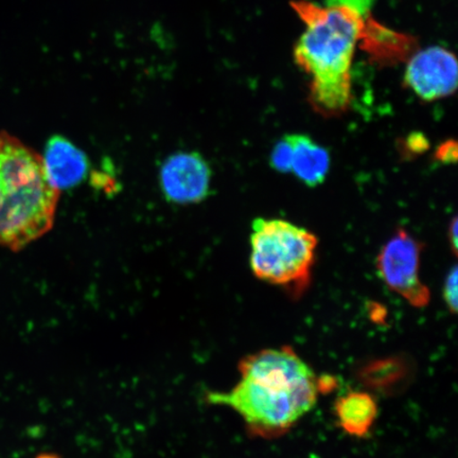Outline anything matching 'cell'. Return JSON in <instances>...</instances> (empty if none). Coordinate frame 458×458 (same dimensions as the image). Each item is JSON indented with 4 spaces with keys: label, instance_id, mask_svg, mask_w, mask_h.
<instances>
[{
    "label": "cell",
    "instance_id": "8992f818",
    "mask_svg": "<svg viewBox=\"0 0 458 458\" xmlns=\"http://www.w3.org/2000/svg\"><path fill=\"white\" fill-rule=\"evenodd\" d=\"M408 61L404 85L421 100L437 101L455 93L458 65L451 51L434 46L417 51Z\"/></svg>",
    "mask_w": 458,
    "mask_h": 458
},
{
    "label": "cell",
    "instance_id": "7a4b0ae2",
    "mask_svg": "<svg viewBox=\"0 0 458 458\" xmlns=\"http://www.w3.org/2000/svg\"><path fill=\"white\" fill-rule=\"evenodd\" d=\"M291 7L306 25L294 60L311 78L309 102L325 117L340 116L352 105V60L369 13L348 4L320 7L307 0Z\"/></svg>",
    "mask_w": 458,
    "mask_h": 458
},
{
    "label": "cell",
    "instance_id": "9c48e42d",
    "mask_svg": "<svg viewBox=\"0 0 458 458\" xmlns=\"http://www.w3.org/2000/svg\"><path fill=\"white\" fill-rule=\"evenodd\" d=\"M41 157L46 176L57 191L81 184L88 174V157L65 137H51Z\"/></svg>",
    "mask_w": 458,
    "mask_h": 458
},
{
    "label": "cell",
    "instance_id": "30bf717a",
    "mask_svg": "<svg viewBox=\"0 0 458 458\" xmlns=\"http://www.w3.org/2000/svg\"><path fill=\"white\" fill-rule=\"evenodd\" d=\"M414 365L408 357L372 359L359 366L357 379L368 391L394 396L404 391L414 377Z\"/></svg>",
    "mask_w": 458,
    "mask_h": 458
},
{
    "label": "cell",
    "instance_id": "ac0fdd59",
    "mask_svg": "<svg viewBox=\"0 0 458 458\" xmlns=\"http://www.w3.org/2000/svg\"><path fill=\"white\" fill-rule=\"evenodd\" d=\"M36 458H61V457L57 454H49V452H45V454H38Z\"/></svg>",
    "mask_w": 458,
    "mask_h": 458
},
{
    "label": "cell",
    "instance_id": "ba28073f",
    "mask_svg": "<svg viewBox=\"0 0 458 458\" xmlns=\"http://www.w3.org/2000/svg\"><path fill=\"white\" fill-rule=\"evenodd\" d=\"M360 47L379 66H394L406 62L418 49L417 38L380 24L369 13L365 17Z\"/></svg>",
    "mask_w": 458,
    "mask_h": 458
},
{
    "label": "cell",
    "instance_id": "2e32d148",
    "mask_svg": "<svg viewBox=\"0 0 458 458\" xmlns=\"http://www.w3.org/2000/svg\"><path fill=\"white\" fill-rule=\"evenodd\" d=\"M405 152L410 154L422 153L428 150V141L422 134H411L404 140Z\"/></svg>",
    "mask_w": 458,
    "mask_h": 458
},
{
    "label": "cell",
    "instance_id": "5bb4252c",
    "mask_svg": "<svg viewBox=\"0 0 458 458\" xmlns=\"http://www.w3.org/2000/svg\"><path fill=\"white\" fill-rule=\"evenodd\" d=\"M458 270L457 267L454 266L451 268L448 275L445 279L444 284V301L446 307H448L452 314L457 312V289H458Z\"/></svg>",
    "mask_w": 458,
    "mask_h": 458
},
{
    "label": "cell",
    "instance_id": "9a60e30c",
    "mask_svg": "<svg viewBox=\"0 0 458 458\" xmlns=\"http://www.w3.org/2000/svg\"><path fill=\"white\" fill-rule=\"evenodd\" d=\"M435 158L443 164H454L457 160V143L455 140H446L437 148Z\"/></svg>",
    "mask_w": 458,
    "mask_h": 458
},
{
    "label": "cell",
    "instance_id": "6da1fadb",
    "mask_svg": "<svg viewBox=\"0 0 458 458\" xmlns=\"http://www.w3.org/2000/svg\"><path fill=\"white\" fill-rule=\"evenodd\" d=\"M242 379L228 392H211L208 403L242 416L255 437H283L317 403L318 377L291 347L262 349L239 363Z\"/></svg>",
    "mask_w": 458,
    "mask_h": 458
},
{
    "label": "cell",
    "instance_id": "4fadbf2b",
    "mask_svg": "<svg viewBox=\"0 0 458 458\" xmlns=\"http://www.w3.org/2000/svg\"><path fill=\"white\" fill-rule=\"evenodd\" d=\"M292 157H293V148L290 135H285L273 148L271 154V165L274 170L288 174L292 168Z\"/></svg>",
    "mask_w": 458,
    "mask_h": 458
},
{
    "label": "cell",
    "instance_id": "52a82bcc",
    "mask_svg": "<svg viewBox=\"0 0 458 458\" xmlns=\"http://www.w3.org/2000/svg\"><path fill=\"white\" fill-rule=\"evenodd\" d=\"M159 180L169 202L196 204L209 194L211 170L199 153L180 152L165 160Z\"/></svg>",
    "mask_w": 458,
    "mask_h": 458
},
{
    "label": "cell",
    "instance_id": "5b68a950",
    "mask_svg": "<svg viewBox=\"0 0 458 458\" xmlns=\"http://www.w3.org/2000/svg\"><path fill=\"white\" fill-rule=\"evenodd\" d=\"M421 242L403 228L397 229L383 245L377 268L383 282L415 308H425L431 300L428 286L421 282Z\"/></svg>",
    "mask_w": 458,
    "mask_h": 458
},
{
    "label": "cell",
    "instance_id": "7c38bea8",
    "mask_svg": "<svg viewBox=\"0 0 458 458\" xmlns=\"http://www.w3.org/2000/svg\"><path fill=\"white\" fill-rule=\"evenodd\" d=\"M293 148L291 172L308 187L322 185L330 169V156L311 137L289 134Z\"/></svg>",
    "mask_w": 458,
    "mask_h": 458
},
{
    "label": "cell",
    "instance_id": "8fae6325",
    "mask_svg": "<svg viewBox=\"0 0 458 458\" xmlns=\"http://www.w3.org/2000/svg\"><path fill=\"white\" fill-rule=\"evenodd\" d=\"M337 425L351 437L364 438L377 417V404L372 394L351 391L342 394L335 403Z\"/></svg>",
    "mask_w": 458,
    "mask_h": 458
},
{
    "label": "cell",
    "instance_id": "277c9868",
    "mask_svg": "<svg viewBox=\"0 0 458 458\" xmlns=\"http://www.w3.org/2000/svg\"><path fill=\"white\" fill-rule=\"evenodd\" d=\"M318 245V237L306 228L260 217L251 227V271L262 282L301 297L311 284Z\"/></svg>",
    "mask_w": 458,
    "mask_h": 458
},
{
    "label": "cell",
    "instance_id": "3957f363",
    "mask_svg": "<svg viewBox=\"0 0 458 458\" xmlns=\"http://www.w3.org/2000/svg\"><path fill=\"white\" fill-rule=\"evenodd\" d=\"M59 197L46 176L42 157L0 131V246L19 251L47 233Z\"/></svg>",
    "mask_w": 458,
    "mask_h": 458
},
{
    "label": "cell",
    "instance_id": "e0dca14e",
    "mask_svg": "<svg viewBox=\"0 0 458 458\" xmlns=\"http://www.w3.org/2000/svg\"><path fill=\"white\" fill-rule=\"evenodd\" d=\"M457 217L454 216L450 223L449 227V239H450V246L452 250H454V254L457 255Z\"/></svg>",
    "mask_w": 458,
    "mask_h": 458
}]
</instances>
